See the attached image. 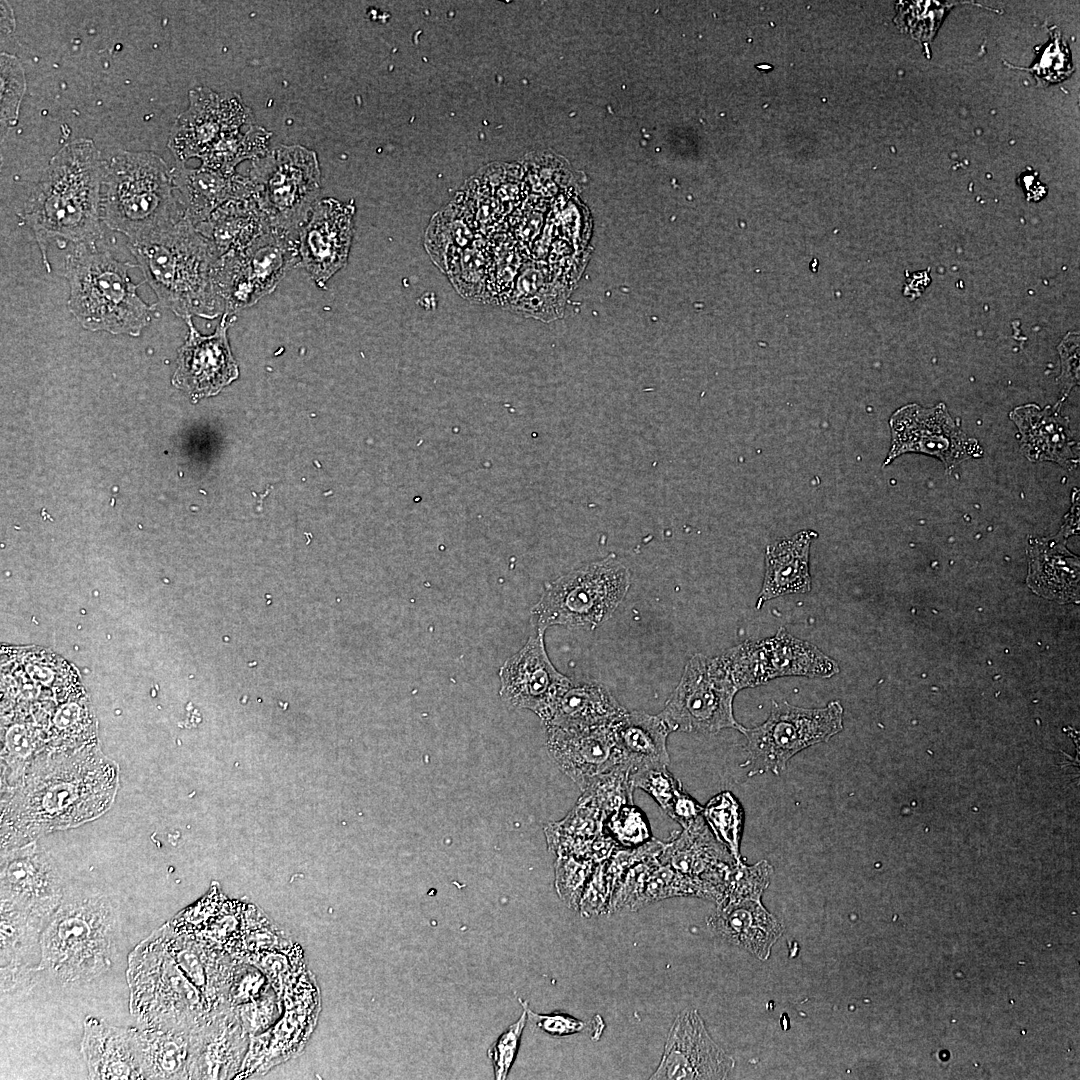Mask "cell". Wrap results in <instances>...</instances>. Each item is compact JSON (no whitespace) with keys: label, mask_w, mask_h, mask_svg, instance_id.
<instances>
[{"label":"cell","mask_w":1080,"mask_h":1080,"mask_svg":"<svg viewBox=\"0 0 1080 1080\" xmlns=\"http://www.w3.org/2000/svg\"><path fill=\"white\" fill-rule=\"evenodd\" d=\"M605 819L598 808L579 799L562 821L545 828L549 849L557 856L592 860L593 845L604 831Z\"/></svg>","instance_id":"32"},{"label":"cell","mask_w":1080,"mask_h":1080,"mask_svg":"<svg viewBox=\"0 0 1080 1080\" xmlns=\"http://www.w3.org/2000/svg\"><path fill=\"white\" fill-rule=\"evenodd\" d=\"M354 213L352 203L321 199L299 232L301 263L320 288L347 263Z\"/></svg>","instance_id":"21"},{"label":"cell","mask_w":1080,"mask_h":1080,"mask_svg":"<svg viewBox=\"0 0 1080 1080\" xmlns=\"http://www.w3.org/2000/svg\"><path fill=\"white\" fill-rule=\"evenodd\" d=\"M1 992H27L36 983L41 962V935L48 920L2 904L0 909Z\"/></svg>","instance_id":"23"},{"label":"cell","mask_w":1080,"mask_h":1080,"mask_svg":"<svg viewBox=\"0 0 1080 1080\" xmlns=\"http://www.w3.org/2000/svg\"><path fill=\"white\" fill-rule=\"evenodd\" d=\"M136 265L116 259L96 244H78L67 256L68 309L89 331L137 337L148 326L153 306L137 293L129 276Z\"/></svg>","instance_id":"5"},{"label":"cell","mask_w":1080,"mask_h":1080,"mask_svg":"<svg viewBox=\"0 0 1080 1080\" xmlns=\"http://www.w3.org/2000/svg\"><path fill=\"white\" fill-rule=\"evenodd\" d=\"M117 784V767L98 746L42 752L2 790L1 852L99 817L111 806Z\"/></svg>","instance_id":"1"},{"label":"cell","mask_w":1080,"mask_h":1080,"mask_svg":"<svg viewBox=\"0 0 1080 1080\" xmlns=\"http://www.w3.org/2000/svg\"><path fill=\"white\" fill-rule=\"evenodd\" d=\"M949 6V3L942 4L931 1L913 2V4L908 6L907 13H905L908 18V20H906L907 26L909 27L907 30L919 41L929 42Z\"/></svg>","instance_id":"43"},{"label":"cell","mask_w":1080,"mask_h":1080,"mask_svg":"<svg viewBox=\"0 0 1080 1080\" xmlns=\"http://www.w3.org/2000/svg\"><path fill=\"white\" fill-rule=\"evenodd\" d=\"M118 933L117 909L106 895L66 887L42 931L40 970L63 986L86 984L111 968Z\"/></svg>","instance_id":"4"},{"label":"cell","mask_w":1080,"mask_h":1080,"mask_svg":"<svg viewBox=\"0 0 1080 1080\" xmlns=\"http://www.w3.org/2000/svg\"><path fill=\"white\" fill-rule=\"evenodd\" d=\"M817 537V532L805 529L766 547L765 574L757 609L773 598L811 590L809 554L811 543Z\"/></svg>","instance_id":"27"},{"label":"cell","mask_w":1080,"mask_h":1080,"mask_svg":"<svg viewBox=\"0 0 1080 1080\" xmlns=\"http://www.w3.org/2000/svg\"><path fill=\"white\" fill-rule=\"evenodd\" d=\"M631 783L647 792L667 814L677 793L683 788L667 767L643 768L633 771Z\"/></svg>","instance_id":"40"},{"label":"cell","mask_w":1080,"mask_h":1080,"mask_svg":"<svg viewBox=\"0 0 1080 1080\" xmlns=\"http://www.w3.org/2000/svg\"><path fill=\"white\" fill-rule=\"evenodd\" d=\"M738 692L720 656L695 654L686 664L676 688L658 714L671 732L716 734L725 728L739 732L733 700Z\"/></svg>","instance_id":"11"},{"label":"cell","mask_w":1080,"mask_h":1080,"mask_svg":"<svg viewBox=\"0 0 1080 1080\" xmlns=\"http://www.w3.org/2000/svg\"><path fill=\"white\" fill-rule=\"evenodd\" d=\"M101 216L128 240L184 217L166 162L151 151H120L104 161Z\"/></svg>","instance_id":"6"},{"label":"cell","mask_w":1080,"mask_h":1080,"mask_svg":"<svg viewBox=\"0 0 1080 1080\" xmlns=\"http://www.w3.org/2000/svg\"><path fill=\"white\" fill-rule=\"evenodd\" d=\"M720 657L738 691L782 676L830 678L839 672L836 661L784 627L773 637L745 641Z\"/></svg>","instance_id":"13"},{"label":"cell","mask_w":1080,"mask_h":1080,"mask_svg":"<svg viewBox=\"0 0 1080 1080\" xmlns=\"http://www.w3.org/2000/svg\"><path fill=\"white\" fill-rule=\"evenodd\" d=\"M195 227L211 242L218 258L247 247L271 229L253 196L227 201Z\"/></svg>","instance_id":"29"},{"label":"cell","mask_w":1080,"mask_h":1080,"mask_svg":"<svg viewBox=\"0 0 1080 1080\" xmlns=\"http://www.w3.org/2000/svg\"><path fill=\"white\" fill-rule=\"evenodd\" d=\"M626 712L602 683L571 680L544 724L561 729L597 727L614 723Z\"/></svg>","instance_id":"28"},{"label":"cell","mask_w":1080,"mask_h":1080,"mask_svg":"<svg viewBox=\"0 0 1080 1080\" xmlns=\"http://www.w3.org/2000/svg\"><path fill=\"white\" fill-rule=\"evenodd\" d=\"M613 724L581 729L546 728L551 757L581 791L600 775L625 764Z\"/></svg>","instance_id":"22"},{"label":"cell","mask_w":1080,"mask_h":1080,"mask_svg":"<svg viewBox=\"0 0 1080 1080\" xmlns=\"http://www.w3.org/2000/svg\"><path fill=\"white\" fill-rule=\"evenodd\" d=\"M604 829L618 846L624 848H636L652 839L645 816L633 804L623 806L607 816Z\"/></svg>","instance_id":"37"},{"label":"cell","mask_w":1080,"mask_h":1080,"mask_svg":"<svg viewBox=\"0 0 1080 1080\" xmlns=\"http://www.w3.org/2000/svg\"><path fill=\"white\" fill-rule=\"evenodd\" d=\"M595 863L591 859L574 856H557L555 862V888L560 899L572 910H579V903Z\"/></svg>","instance_id":"36"},{"label":"cell","mask_w":1080,"mask_h":1080,"mask_svg":"<svg viewBox=\"0 0 1080 1080\" xmlns=\"http://www.w3.org/2000/svg\"><path fill=\"white\" fill-rule=\"evenodd\" d=\"M248 177L271 228L299 237L320 194L316 153L300 145H280L254 159Z\"/></svg>","instance_id":"9"},{"label":"cell","mask_w":1080,"mask_h":1080,"mask_svg":"<svg viewBox=\"0 0 1080 1080\" xmlns=\"http://www.w3.org/2000/svg\"><path fill=\"white\" fill-rule=\"evenodd\" d=\"M523 1010L526 1011L527 1019L531 1025L544 1033L554 1036L563 1037L578 1033L583 1030L584 1023L568 1014L554 1012L552 1014H538L530 1009L528 1003L522 999H518Z\"/></svg>","instance_id":"44"},{"label":"cell","mask_w":1080,"mask_h":1080,"mask_svg":"<svg viewBox=\"0 0 1080 1080\" xmlns=\"http://www.w3.org/2000/svg\"><path fill=\"white\" fill-rule=\"evenodd\" d=\"M526 1022L527 1014L523 1010L520 1018L510 1025L488 1049L487 1055L491 1059L495 1079L504 1080L507 1078L516 1058Z\"/></svg>","instance_id":"41"},{"label":"cell","mask_w":1080,"mask_h":1080,"mask_svg":"<svg viewBox=\"0 0 1080 1080\" xmlns=\"http://www.w3.org/2000/svg\"><path fill=\"white\" fill-rule=\"evenodd\" d=\"M733 1067V1058L712 1039L698 1011L686 1008L676 1016L649 1079H725Z\"/></svg>","instance_id":"20"},{"label":"cell","mask_w":1080,"mask_h":1080,"mask_svg":"<svg viewBox=\"0 0 1080 1080\" xmlns=\"http://www.w3.org/2000/svg\"><path fill=\"white\" fill-rule=\"evenodd\" d=\"M613 727L624 762L632 772L669 765L667 738L671 731L659 715L627 711Z\"/></svg>","instance_id":"30"},{"label":"cell","mask_w":1080,"mask_h":1080,"mask_svg":"<svg viewBox=\"0 0 1080 1080\" xmlns=\"http://www.w3.org/2000/svg\"><path fill=\"white\" fill-rule=\"evenodd\" d=\"M702 811L703 806L682 788L677 793L667 815L679 823L682 828H687L703 817Z\"/></svg>","instance_id":"45"},{"label":"cell","mask_w":1080,"mask_h":1080,"mask_svg":"<svg viewBox=\"0 0 1080 1080\" xmlns=\"http://www.w3.org/2000/svg\"><path fill=\"white\" fill-rule=\"evenodd\" d=\"M271 135V132L265 128L252 125L246 132L235 133L211 148L200 158V166L224 173H233L238 163L246 159L254 160L266 154Z\"/></svg>","instance_id":"33"},{"label":"cell","mask_w":1080,"mask_h":1080,"mask_svg":"<svg viewBox=\"0 0 1080 1080\" xmlns=\"http://www.w3.org/2000/svg\"><path fill=\"white\" fill-rule=\"evenodd\" d=\"M171 173L178 201L194 226L207 220L227 201L253 196L251 179L236 172L224 173L202 166L189 169L177 163Z\"/></svg>","instance_id":"26"},{"label":"cell","mask_w":1080,"mask_h":1080,"mask_svg":"<svg viewBox=\"0 0 1080 1080\" xmlns=\"http://www.w3.org/2000/svg\"><path fill=\"white\" fill-rule=\"evenodd\" d=\"M702 815L715 838L729 851L736 864H742L740 842L745 812L739 800L730 791L720 792L703 806Z\"/></svg>","instance_id":"34"},{"label":"cell","mask_w":1080,"mask_h":1080,"mask_svg":"<svg viewBox=\"0 0 1080 1080\" xmlns=\"http://www.w3.org/2000/svg\"><path fill=\"white\" fill-rule=\"evenodd\" d=\"M606 861L595 864L584 888L579 910L586 917L599 915L610 905L614 884Z\"/></svg>","instance_id":"42"},{"label":"cell","mask_w":1080,"mask_h":1080,"mask_svg":"<svg viewBox=\"0 0 1080 1080\" xmlns=\"http://www.w3.org/2000/svg\"><path fill=\"white\" fill-rule=\"evenodd\" d=\"M130 1010L144 1028L191 1031L203 1020L206 999L179 969L160 929L129 955Z\"/></svg>","instance_id":"7"},{"label":"cell","mask_w":1080,"mask_h":1080,"mask_svg":"<svg viewBox=\"0 0 1080 1080\" xmlns=\"http://www.w3.org/2000/svg\"><path fill=\"white\" fill-rule=\"evenodd\" d=\"M299 257V237L272 228L247 247L219 257L213 282L225 312L234 315L270 294Z\"/></svg>","instance_id":"12"},{"label":"cell","mask_w":1080,"mask_h":1080,"mask_svg":"<svg viewBox=\"0 0 1080 1080\" xmlns=\"http://www.w3.org/2000/svg\"><path fill=\"white\" fill-rule=\"evenodd\" d=\"M631 768L620 764L597 777L584 791L580 800L598 808L605 817L623 806L633 804Z\"/></svg>","instance_id":"35"},{"label":"cell","mask_w":1080,"mask_h":1080,"mask_svg":"<svg viewBox=\"0 0 1080 1080\" xmlns=\"http://www.w3.org/2000/svg\"><path fill=\"white\" fill-rule=\"evenodd\" d=\"M104 161L90 139L64 145L18 213L31 228L47 272L52 243L96 244L102 237Z\"/></svg>","instance_id":"2"},{"label":"cell","mask_w":1080,"mask_h":1080,"mask_svg":"<svg viewBox=\"0 0 1080 1080\" xmlns=\"http://www.w3.org/2000/svg\"><path fill=\"white\" fill-rule=\"evenodd\" d=\"M253 124V115L240 95L217 93L207 87L189 91V107L175 120L168 147L177 163L201 158L225 138Z\"/></svg>","instance_id":"16"},{"label":"cell","mask_w":1080,"mask_h":1080,"mask_svg":"<svg viewBox=\"0 0 1080 1080\" xmlns=\"http://www.w3.org/2000/svg\"><path fill=\"white\" fill-rule=\"evenodd\" d=\"M25 87L24 71L20 61L15 56L2 52L1 122L4 125H15Z\"/></svg>","instance_id":"38"},{"label":"cell","mask_w":1080,"mask_h":1080,"mask_svg":"<svg viewBox=\"0 0 1080 1080\" xmlns=\"http://www.w3.org/2000/svg\"><path fill=\"white\" fill-rule=\"evenodd\" d=\"M190 1032L180 1029H138L144 1079L189 1078Z\"/></svg>","instance_id":"31"},{"label":"cell","mask_w":1080,"mask_h":1080,"mask_svg":"<svg viewBox=\"0 0 1080 1080\" xmlns=\"http://www.w3.org/2000/svg\"><path fill=\"white\" fill-rule=\"evenodd\" d=\"M630 583L629 569L614 556L585 564L546 585L531 624L541 632L554 625L593 630L613 615Z\"/></svg>","instance_id":"8"},{"label":"cell","mask_w":1080,"mask_h":1080,"mask_svg":"<svg viewBox=\"0 0 1080 1080\" xmlns=\"http://www.w3.org/2000/svg\"><path fill=\"white\" fill-rule=\"evenodd\" d=\"M1010 419L1018 429L1020 450L1029 461L1054 462L1067 469L1077 467L1076 440L1069 419L1060 414L1058 406H1018L1011 411Z\"/></svg>","instance_id":"25"},{"label":"cell","mask_w":1080,"mask_h":1080,"mask_svg":"<svg viewBox=\"0 0 1080 1080\" xmlns=\"http://www.w3.org/2000/svg\"><path fill=\"white\" fill-rule=\"evenodd\" d=\"M544 633L536 631L525 645L502 665L500 695L514 708L528 709L545 723L560 696L571 683L551 663Z\"/></svg>","instance_id":"19"},{"label":"cell","mask_w":1080,"mask_h":1080,"mask_svg":"<svg viewBox=\"0 0 1080 1080\" xmlns=\"http://www.w3.org/2000/svg\"><path fill=\"white\" fill-rule=\"evenodd\" d=\"M889 425L892 443L884 466L905 453H922L938 458L951 472L961 462L983 454L977 440L961 430L943 403L931 408L905 405L892 414Z\"/></svg>","instance_id":"15"},{"label":"cell","mask_w":1080,"mask_h":1080,"mask_svg":"<svg viewBox=\"0 0 1080 1080\" xmlns=\"http://www.w3.org/2000/svg\"><path fill=\"white\" fill-rule=\"evenodd\" d=\"M1028 70L1043 85L1062 81L1073 71L1069 47L1056 29L1051 32V40L1039 61Z\"/></svg>","instance_id":"39"},{"label":"cell","mask_w":1080,"mask_h":1080,"mask_svg":"<svg viewBox=\"0 0 1080 1080\" xmlns=\"http://www.w3.org/2000/svg\"><path fill=\"white\" fill-rule=\"evenodd\" d=\"M843 730V707L831 701L823 708H803L787 701H772L769 717L762 724L746 728L747 758L741 767L748 776L771 772L780 775L788 761L800 751L828 742Z\"/></svg>","instance_id":"10"},{"label":"cell","mask_w":1080,"mask_h":1080,"mask_svg":"<svg viewBox=\"0 0 1080 1080\" xmlns=\"http://www.w3.org/2000/svg\"><path fill=\"white\" fill-rule=\"evenodd\" d=\"M0 882L2 904L46 920L66 889L55 862L35 842L1 852Z\"/></svg>","instance_id":"18"},{"label":"cell","mask_w":1080,"mask_h":1080,"mask_svg":"<svg viewBox=\"0 0 1080 1080\" xmlns=\"http://www.w3.org/2000/svg\"><path fill=\"white\" fill-rule=\"evenodd\" d=\"M82 1053L90 1079H144L137 1028L113 1026L87 1016Z\"/></svg>","instance_id":"24"},{"label":"cell","mask_w":1080,"mask_h":1080,"mask_svg":"<svg viewBox=\"0 0 1080 1080\" xmlns=\"http://www.w3.org/2000/svg\"><path fill=\"white\" fill-rule=\"evenodd\" d=\"M127 246L159 303L176 316L215 319L225 312L213 282L218 257L186 216Z\"/></svg>","instance_id":"3"},{"label":"cell","mask_w":1080,"mask_h":1080,"mask_svg":"<svg viewBox=\"0 0 1080 1080\" xmlns=\"http://www.w3.org/2000/svg\"><path fill=\"white\" fill-rule=\"evenodd\" d=\"M235 316L225 312L214 333L204 336L186 319L188 335L179 348L177 367L171 382L185 391L193 402L218 394L239 376L227 331Z\"/></svg>","instance_id":"17"},{"label":"cell","mask_w":1080,"mask_h":1080,"mask_svg":"<svg viewBox=\"0 0 1080 1080\" xmlns=\"http://www.w3.org/2000/svg\"><path fill=\"white\" fill-rule=\"evenodd\" d=\"M772 872L766 861L753 866L744 863L733 872L717 912L711 917L713 928L729 941L743 946L757 957L766 959L781 927L760 902Z\"/></svg>","instance_id":"14"}]
</instances>
